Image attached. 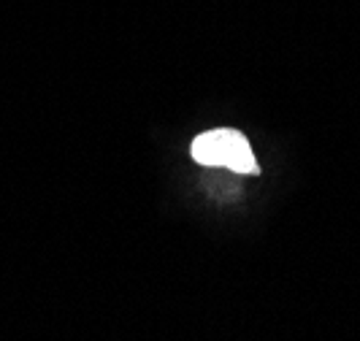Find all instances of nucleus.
Returning a JSON list of instances; mask_svg holds the SVG:
<instances>
[{"mask_svg": "<svg viewBox=\"0 0 360 341\" xmlns=\"http://www.w3.org/2000/svg\"><path fill=\"white\" fill-rule=\"evenodd\" d=\"M193 160L200 165H222L236 174H257V160L250 141L244 139V133L231 127L200 133L193 141Z\"/></svg>", "mask_w": 360, "mask_h": 341, "instance_id": "obj_1", "label": "nucleus"}]
</instances>
